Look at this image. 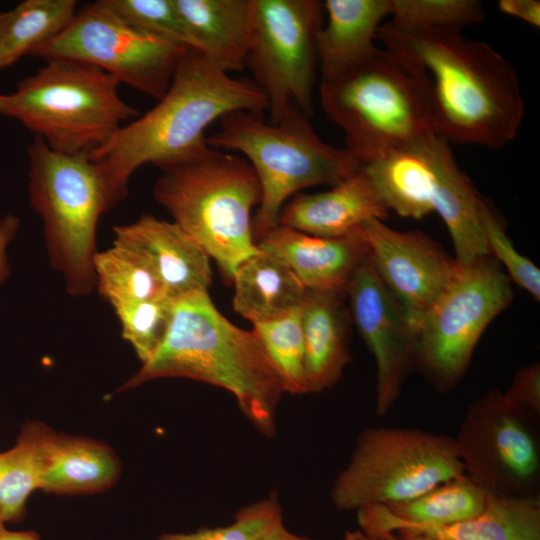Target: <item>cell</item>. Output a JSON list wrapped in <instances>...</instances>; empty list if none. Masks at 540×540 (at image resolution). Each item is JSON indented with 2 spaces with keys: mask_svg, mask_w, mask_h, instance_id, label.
I'll use <instances>...</instances> for the list:
<instances>
[{
  "mask_svg": "<svg viewBox=\"0 0 540 540\" xmlns=\"http://www.w3.org/2000/svg\"><path fill=\"white\" fill-rule=\"evenodd\" d=\"M489 495L475 480L462 473L415 498L383 506L401 521L441 526L475 517L485 508Z\"/></svg>",
  "mask_w": 540,
  "mask_h": 540,
  "instance_id": "26",
  "label": "cell"
},
{
  "mask_svg": "<svg viewBox=\"0 0 540 540\" xmlns=\"http://www.w3.org/2000/svg\"><path fill=\"white\" fill-rule=\"evenodd\" d=\"M45 61L13 92L0 94V115L20 122L52 150L90 155L138 117L108 73L69 59Z\"/></svg>",
  "mask_w": 540,
  "mask_h": 540,
  "instance_id": "8",
  "label": "cell"
},
{
  "mask_svg": "<svg viewBox=\"0 0 540 540\" xmlns=\"http://www.w3.org/2000/svg\"><path fill=\"white\" fill-rule=\"evenodd\" d=\"M75 0H25L6 11L0 26V69L61 33L77 11Z\"/></svg>",
  "mask_w": 540,
  "mask_h": 540,
  "instance_id": "25",
  "label": "cell"
},
{
  "mask_svg": "<svg viewBox=\"0 0 540 540\" xmlns=\"http://www.w3.org/2000/svg\"><path fill=\"white\" fill-rule=\"evenodd\" d=\"M191 41L222 71H242L250 40L252 0H173Z\"/></svg>",
  "mask_w": 540,
  "mask_h": 540,
  "instance_id": "22",
  "label": "cell"
},
{
  "mask_svg": "<svg viewBox=\"0 0 540 540\" xmlns=\"http://www.w3.org/2000/svg\"><path fill=\"white\" fill-rule=\"evenodd\" d=\"M504 396L522 410L540 417V365L521 367L514 375Z\"/></svg>",
  "mask_w": 540,
  "mask_h": 540,
  "instance_id": "35",
  "label": "cell"
},
{
  "mask_svg": "<svg viewBox=\"0 0 540 540\" xmlns=\"http://www.w3.org/2000/svg\"><path fill=\"white\" fill-rule=\"evenodd\" d=\"M319 95L326 116L362 163L434 133L423 70L385 47L376 46L352 66L321 77Z\"/></svg>",
  "mask_w": 540,
  "mask_h": 540,
  "instance_id": "4",
  "label": "cell"
},
{
  "mask_svg": "<svg viewBox=\"0 0 540 540\" xmlns=\"http://www.w3.org/2000/svg\"><path fill=\"white\" fill-rule=\"evenodd\" d=\"M281 526L280 505L275 497H271L240 509L227 526L203 528L187 534H164L158 540H266Z\"/></svg>",
  "mask_w": 540,
  "mask_h": 540,
  "instance_id": "32",
  "label": "cell"
},
{
  "mask_svg": "<svg viewBox=\"0 0 540 540\" xmlns=\"http://www.w3.org/2000/svg\"><path fill=\"white\" fill-rule=\"evenodd\" d=\"M256 244L281 259L307 290L345 296L355 271L370 254L362 227L339 237H319L278 224Z\"/></svg>",
  "mask_w": 540,
  "mask_h": 540,
  "instance_id": "16",
  "label": "cell"
},
{
  "mask_svg": "<svg viewBox=\"0 0 540 540\" xmlns=\"http://www.w3.org/2000/svg\"><path fill=\"white\" fill-rule=\"evenodd\" d=\"M173 300L166 297L144 300L115 309L121 336L141 363L149 361L162 344L169 328Z\"/></svg>",
  "mask_w": 540,
  "mask_h": 540,
  "instance_id": "31",
  "label": "cell"
},
{
  "mask_svg": "<svg viewBox=\"0 0 540 540\" xmlns=\"http://www.w3.org/2000/svg\"><path fill=\"white\" fill-rule=\"evenodd\" d=\"M359 530L404 529L437 540H540V497L490 494L473 518L450 525H420L393 517L383 505L356 511Z\"/></svg>",
  "mask_w": 540,
  "mask_h": 540,
  "instance_id": "18",
  "label": "cell"
},
{
  "mask_svg": "<svg viewBox=\"0 0 540 540\" xmlns=\"http://www.w3.org/2000/svg\"><path fill=\"white\" fill-rule=\"evenodd\" d=\"M480 218L490 255L498 262L504 264L508 271L509 279L530 293L536 301H539V268L516 250L503 224L483 199L480 206Z\"/></svg>",
  "mask_w": 540,
  "mask_h": 540,
  "instance_id": "34",
  "label": "cell"
},
{
  "mask_svg": "<svg viewBox=\"0 0 540 540\" xmlns=\"http://www.w3.org/2000/svg\"><path fill=\"white\" fill-rule=\"evenodd\" d=\"M187 49L131 26L99 0L77 12L61 33L31 55L92 65L158 101Z\"/></svg>",
  "mask_w": 540,
  "mask_h": 540,
  "instance_id": "12",
  "label": "cell"
},
{
  "mask_svg": "<svg viewBox=\"0 0 540 540\" xmlns=\"http://www.w3.org/2000/svg\"><path fill=\"white\" fill-rule=\"evenodd\" d=\"M327 22L317 38L321 77L334 75L366 57L382 21L391 15V0H326Z\"/></svg>",
  "mask_w": 540,
  "mask_h": 540,
  "instance_id": "23",
  "label": "cell"
},
{
  "mask_svg": "<svg viewBox=\"0 0 540 540\" xmlns=\"http://www.w3.org/2000/svg\"><path fill=\"white\" fill-rule=\"evenodd\" d=\"M345 295L307 290L300 306L307 393L332 388L351 361Z\"/></svg>",
  "mask_w": 540,
  "mask_h": 540,
  "instance_id": "21",
  "label": "cell"
},
{
  "mask_svg": "<svg viewBox=\"0 0 540 540\" xmlns=\"http://www.w3.org/2000/svg\"><path fill=\"white\" fill-rule=\"evenodd\" d=\"M538 420L498 389L475 400L454 437L464 472L489 494L539 495Z\"/></svg>",
  "mask_w": 540,
  "mask_h": 540,
  "instance_id": "13",
  "label": "cell"
},
{
  "mask_svg": "<svg viewBox=\"0 0 540 540\" xmlns=\"http://www.w3.org/2000/svg\"><path fill=\"white\" fill-rule=\"evenodd\" d=\"M375 39L423 70L437 136L492 149L515 139L524 118L520 82L512 64L490 45L461 31L393 20L382 23Z\"/></svg>",
  "mask_w": 540,
  "mask_h": 540,
  "instance_id": "1",
  "label": "cell"
},
{
  "mask_svg": "<svg viewBox=\"0 0 540 540\" xmlns=\"http://www.w3.org/2000/svg\"><path fill=\"white\" fill-rule=\"evenodd\" d=\"M389 209L363 166L349 178L315 193H297L282 207L279 224L319 237H339L372 220H384Z\"/></svg>",
  "mask_w": 540,
  "mask_h": 540,
  "instance_id": "19",
  "label": "cell"
},
{
  "mask_svg": "<svg viewBox=\"0 0 540 540\" xmlns=\"http://www.w3.org/2000/svg\"><path fill=\"white\" fill-rule=\"evenodd\" d=\"M232 283L234 311L252 324L299 308L307 292L281 259L262 250L238 266Z\"/></svg>",
  "mask_w": 540,
  "mask_h": 540,
  "instance_id": "24",
  "label": "cell"
},
{
  "mask_svg": "<svg viewBox=\"0 0 540 540\" xmlns=\"http://www.w3.org/2000/svg\"><path fill=\"white\" fill-rule=\"evenodd\" d=\"M267 110L265 96L250 78L232 77L188 48L157 104L89 156L118 204L140 167L153 164L161 169L188 160L209 147L205 133L215 121L235 111L263 115Z\"/></svg>",
  "mask_w": 540,
  "mask_h": 540,
  "instance_id": "2",
  "label": "cell"
},
{
  "mask_svg": "<svg viewBox=\"0 0 540 540\" xmlns=\"http://www.w3.org/2000/svg\"><path fill=\"white\" fill-rule=\"evenodd\" d=\"M0 540H40V536L32 530H9L6 523L0 518Z\"/></svg>",
  "mask_w": 540,
  "mask_h": 540,
  "instance_id": "39",
  "label": "cell"
},
{
  "mask_svg": "<svg viewBox=\"0 0 540 540\" xmlns=\"http://www.w3.org/2000/svg\"><path fill=\"white\" fill-rule=\"evenodd\" d=\"M512 298L510 279L493 256L458 265L417 333L415 364L435 388L449 391L462 379L484 330Z\"/></svg>",
  "mask_w": 540,
  "mask_h": 540,
  "instance_id": "11",
  "label": "cell"
},
{
  "mask_svg": "<svg viewBox=\"0 0 540 540\" xmlns=\"http://www.w3.org/2000/svg\"><path fill=\"white\" fill-rule=\"evenodd\" d=\"M131 26L191 48V41L173 0H101Z\"/></svg>",
  "mask_w": 540,
  "mask_h": 540,
  "instance_id": "33",
  "label": "cell"
},
{
  "mask_svg": "<svg viewBox=\"0 0 540 540\" xmlns=\"http://www.w3.org/2000/svg\"><path fill=\"white\" fill-rule=\"evenodd\" d=\"M252 330L280 373L285 392L307 393L300 307L278 319L255 323Z\"/></svg>",
  "mask_w": 540,
  "mask_h": 540,
  "instance_id": "29",
  "label": "cell"
},
{
  "mask_svg": "<svg viewBox=\"0 0 540 540\" xmlns=\"http://www.w3.org/2000/svg\"><path fill=\"white\" fill-rule=\"evenodd\" d=\"M176 377L227 390L261 434H275L277 408L286 393L281 375L253 330L239 328L223 316L208 291L173 300L162 344L117 392Z\"/></svg>",
  "mask_w": 540,
  "mask_h": 540,
  "instance_id": "3",
  "label": "cell"
},
{
  "mask_svg": "<svg viewBox=\"0 0 540 540\" xmlns=\"http://www.w3.org/2000/svg\"><path fill=\"white\" fill-rule=\"evenodd\" d=\"M95 290L113 308L166 297L150 263L140 253L114 244L94 259ZM167 298V297H166Z\"/></svg>",
  "mask_w": 540,
  "mask_h": 540,
  "instance_id": "28",
  "label": "cell"
},
{
  "mask_svg": "<svg viewBox=\"0 0 540 540\" xmlns=\"http://www.w3.org/2000/svg\"><path fill=\"white\" fill-rule=\"evenodd\" d=\"M161 170L154 199L232 282L238 266L260 251L251 213L260 203L261 187L253 167L241 156L209 146Z\"/></svg>",
  "mask_w": 540,
  "mask_h": 540,
  "instance_id": "5",
  "label": "cell"
},
{
  "mask_svg": "<svg viewBox=\"0 0 540 540\" xmlns=\"http://www.w3.org/2000/svg\"><path fill=\"white\" fill-rule=\"evenodd\" d=\"M393 21L420 29L461 31L485 18L477 0H391Z\"/></svg>",
  "mask_w": 540,
  "mask_h": 540,
  "instance_id": "30",
  "label": "cell"
},
{
  "mask_svg": "<svg viewBox=\"0 0 540 540\" xmlns=\"http://www.w3.org/2000/svg\"><path fill=\"white\" fill-rule=\"evenodd\" d=\"M266 540H314L309 539L303 536L296 535L289 530L285 528V526H281L278 528L275 532H273Z\"/></svg>",
  "mask_w": 540,
  "mask_h": 540,
  "instance_id": "40",
  "label": "cell"
},
{
  "mask_svg": "<svg viewBox=\"0 0 540 540\" xmlns=\"http://www.w3.org/2000/svg\"><path fill=\"white\" fill-rule=\"evenodd\" d=\"M27 155L29 201L43 223L49 263L67 294L87 296L96 287L97 225L117 203L89 155L54 151L36 136Z\"/></svg>",
  "mask_w": 540,
  "mask_h": 540,
  "instance_id": "7",
  "label": "cell"
},
{
  "mask_svg": "<svg viewBox=\"0 0 540 540\" xmlns=\"http://www.w3.org/2000/svg\"><path fill=\"white\" fill-rule=\"evenodd\" d=\"M362 533L368 540H437L425 534L404 529H374Z\"/></svg>",
  "mask_w": 540,
  "mask_h": 540,
  "instance_id": "38",
  "label": "cell"
},
{
  "mask_svg": "<svg viewBox=\"0 0 540 540\" xmlns=\"http://www.w3.org/2000/svg\"><path fill=\"white\" fill-rule=\"evenodd\" d=\"M20 225V220L13 214H7L0 219V284L10 274L8 263V248L15 238Z\"/></svg>",
  "mask_w": 540,
  "mask_h": 540,
  "instance_id": "37",
  "label": "cell"
},
{
  "mask_svg": "<svg viewBox=\"0 0 540 540\" xmlns=\"http://www.w3.org/2000/svg\"><path fill=\"white\" fill-rule=\"evenodd\" d=\"M350 316L376 363L375 411L386 415L398 400L415 364L417 334L378 276L370 254L355 271L348 289Z\"/></svg>",
  "mask_w": 540,
  "mask_h": 540,
  "instance_id": "14",
  "label": "cell"
},
{
  "mask_svg": "<svg viewBox=\"0 0 540 540\" xmlns=\"http://www.w3.org/2000/svg\"><path fill=\"white\" fill-rule=\"evenodd\" d=\"M500 11L526 23L540 27V2L538 0H500Z\"/></svg>",
  "mask_w": 540,
  "mask_h": 540,
  "instance_id": "36",
  "label": "cell"
},
{
  "mask_svg": "<svg viewBox=\"0 0 540 540\" xmlns=\"http://www.w3.org/2000/svg\"><path fill=\"white\" fill-rule=\"evenodd\" d=\"M120 461L106 443L57 433L48 425L41 445V488L55 495L107 491L118 480Z\"/></svg>",
  "mask_w": 540,
  "mask_h": 540,
  "instance_id": "20",
  "label": "cell"
},
{
  "mask_svg": "<svg viewBox=\"0 0 540 540\" xmlns=\"http://www.w3.org/2000/svg\"><path fill=\"white\" fill-rule=\"evenodd\" d=\"M5 16H6V11L0 12V26H1V24H2V22H3V20H4V18H5Z\"/></svg>",
  "mask_w": 540,
  "mask_h": 540,
  "instance_id": "41",
  "label": "cell"
},
{
  "mask_svg": "<svg viewBox=\"0 0 540 540\" xmlns=\"http://www.w3.org/2000/svg\"><path fill=\"white\" fill-rule=\"evenodd\" d=\"M324 14L318 0H252L245 68L266 98L271 123L291 109L313 115Z\"/></svg>",
  "mask_w": 540,
  "mask_h": 540,
  "instance_id": "10",
  "label": "cell"
},
{
  "mask_svg": "<svg viewBox=\"0 0 540 540\" xmlns=\"http://www.w3.org/2000/svg\"><path fill=\"white\" fill-rule=\"evenodd\" d=\"M113 243L140 253L152 266L170 300L212 283L210 257L173 221L143 214L135 221L113 227Z\"/></svg>",
  "mask_w": 540,
  "mask_h": 540,
  "instance_id": "17",
  "label": "cell"
},
{
  "mask_svg": "<svg viewBox=\"0 0 540 540\" xmlns=\"http://www.w3.org/2000/svg\"><path fill=\"white\" fill-rule=\"evenodd\" d=\"M373 266L418 333L422 320L455 276L458 264L417 231H396L382 220L362 226Z\"/></svg>",
  "mask_w": 540,
  "mask_h": 540,
  "instance_id": "15",
  "label": "cell"
},
{
  "mask_svg": "<svg viewBox=\"0 0 540 540\" xmlns=\"http://www.w3.org/2000/svg\"><path fill=\"white\" fill-rule=\"evenodd\" d=\"M219 122V130L207 137V144L217 150L239 152L260 183L261 199L252 219L256 242L279 224L282 207L299 191L335 186L362 166L347 148L322 141L310 118L295 109L277 123L248 111L229 113Z\"/></svg>",
  "mask_w": 540,
  "mask_h": 540,
  "instance_id": "6",
  "label": "cell"
},
{
  "mask_svg": "<svg viewBox=\"0 0 540 540\" xmlns=\"http://www.w3.org/2000/svg\"><path fill=\"white\" fill-rule=\"evenodd\" d=\"M462 473L454 437L416 428L371 427L358 435L330 498L342 511L387 506Z\"/></svg>",
  "mask_w": 540,
  "mask_h": 540,
  "instance_id": "9",
  "label": "cell"
},
{
  "mask_svg": "<svg viewBox=\"0 0 540 540\" xmlns=\"http://www.w3.org/2000/svg\"><path fill=\"white\" fill-rule=\"evenodd\" d=\"M46 427L36 420L24 423L15 445L0 452V518L6 524L24 519L29 497L41 488V445Z\"/></svg>",
  "mask_w": 540,
  "mask_h": 540,
  "instance_id": "27",
  "label": "cell"
}]
</instances>
